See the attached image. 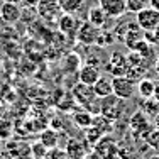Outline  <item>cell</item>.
I'll use <instances>...</instances> for the list:
<instances>
[{"mask_svg":"<svg viewBox=\"0 0 159 159\" xmlns=\"http://www.w3.org/2000/svg\"><path fill=\"white\" fill-rule=\"evenodd\" d=\"M125 5H127V12L139 14L146 7H149V0H125Z\"/></svg>","mask_w":159,"mask_h":159,"instance_id":"44dd1931","label":"cell"},{"mask_svg":"<svg viewBox=\"0 0 159 159\" xmlns=\"http://www.w3.org/2000/svg\"><path fill=\"white\" fill-rule=\"evenodd\" d=\"M107 14H105V10L102 9L100 5H97V7H92L90 9V12H88V22H92L95 27L98 29H103V25H105V22H107Z\"/></svg>","mask_w":159,"mask_h":159,"instance_id":"e0dca14e","label":"cell"},{"mask_svg":"<svg viewBox=\"0 0 159 159\" xmlns=\"http://www.w3.org/2000/svg\"><path fill=\"white\" fill-rule=\"evenodd\" d=\"M2 2H10V3H20L22 0H2Z\"/></svg>","mask_w":159,"mask_h":159,"instance_id":"836d02e7","label":"cell"},{"mask_svg":"<svg viewBox=\"0 0 159 159\" xmlns=\"http://www.w3.org/2000/svg\"><path fill=\"white\" fill-rule=\"evenodd\" d=\"M149 159H159V154H154V156H151Z\"/></svg>","mask_w":159,"mask_h":159,"instance_id":"e575fe53","label":"cell"},{"mask_svg":"<svg viewBox=\"0 0 159 159\" xmlns=\"http://www.w3.org/2000/svg\"><path fill=\"white\" fill-rule=\"evenodd\" d=\"M39 141L48 147V149H52V147H58V142H59V135L54 129H46V130L41 132L39 135Z\"/></svg>","mask_w":159,"mask_h":159,"instance_id":"d6986e66","label":"cell"},{"mask_svg":"<svg viewBox=\"0 0 159 159\" xmlns=\"http://www.w3.org/2000/svg\"><path fill=\"white\" fill-rule=\"evenodd\" d=\"M112 88H113V95L127 102L130 98H134V95L137 93V83L129 76V75L113 76L112 78Z\"/></svg>","mask_w":159,"mask_h":159,"instance_id":"3957f363","label":"cell"},{"mask_svg":"<svg viewBox=\"0 0 159 159\" xmlns=\"http://www.w3.org/2000/svg\"><path fill=\"white\" fill-rule=\"evenodd\" d=\"M46 152H48V147L44 146L43 142H36L32 146V156L36 157V159H44V156H46Z\"/></svg>","mask_w":159,"mask_h":159,"instance_id":"484cf974","label":"cell"},{"mask_svg":"<svg viewBox=\"0 0 159 159\" xmlns=\"http://www.w3.org/2000/svg\"><path fill=\"white\" fill-rule=\"evenodd\" d=\"M108 71L113 75V76H124V75H129V61H127V56L124 54H112V58L108 59L107 64Z\"/></svg>","mask_w":159,"mask_h":159,"instance_id":"7c38bea8","label":"cell"},{"mask_svg":"<svg viewBox=\"0 0 159 159\" xmlns=\"http://www.w3.org/2000/svg\"><path fill=\"white\" fill-rule=\"evenodd\" d=\"M135 16H137L135 22L142 31H152V29L159 27V10L152 9V7H146Z\"/></svg>","mask_w":159,"mask_h":159,"instance_id":"8992f818","label":"cell"},{"mask_svg":"<svg viewBox=\"0 0 159 159\" xmlns=\"http://www.w3.org/2000/svg\"><path fill=\"white\" fill-rule=\"evenodd\" d=\"M92 149L100 159H117L119 157V144L115 142V139L112 135H107V134L102 135L100 141Z\"/></svg>","mask_w":159,"mask_h":159,"instance_id":"277c9868","label":"cell"},{"mask_svg":"<svg viewBox=\"0 0 159 159\" xmlns=\"http://www.w3.org/2000/svg\"><path fill=\"white\" fill-rule=\"evenodd\" d=\"M85 135H86V144H88L90 147H93L95 144L100 141V137L102 135H105V134H102L100 130H98L97 127H88V129H85Z\"/></svg>","mask_w":159,"mask_h":159,"instance_id":"7402d4cb","label":"cell"},{"mask_svg":"<svg viewBox=\"0 0 159 159\" xmlns=\"http://www.w3.org/2000/svg\"><path fill=\"white\" fill-rule=\"evenodd\" d=\"M39 17L46 19V20H52V19H58L63 14L61 7H59L58 0H39L36 7Z\"/></svg>","mask_w":159,"mask_h":159,"instance_id":"9c48e42d","label":"cell"},{"mask_svg":"<svg viewBox=\"0 0 159 159\" xmlns=\"http://www.w3.org/2000/svg\"><path fill=\"white\" fill-rule=\"evenodd\" d=\"M22 5L24 7H29V9H36L37 3H39V0H22Z\"/></svg>","mask_w":159,"mask_h":159,"instance_id":"83f0119b","label":"cell"},{"mask_svg":"<svg viewBox=\"0 0 159 159\" xmlns=\"http://www.w3.org/2000/svg\"><path fill=\"white\" fill-rule=\"evenodd\" d=\"M117 159H122V157H117Z\"/></svg>","mask_w":159,"mask_h":159,"instance_id":"d590c367","label":"cell"},{"mask_svg":"<svg viewBox=\"0 0 159 159\" xmlns=\"http://www.w3.org/2000/svg\"><path fill=\"white\" fill-rule=\"evenodd\" d=\"M146 142H147V146H149L151 149L159 151V129H157V127H154L152 130H151L149 134H147Z\"/></svg>","mask_w":159,"mask_h":159,"instance_id":"603a6c76","label":"cell"},{"mask_svg":"<svg viewBox=\"0 0 159 159\" xmlns=\"http://www.w3.org/2000/svg\"><path fill=\"white\" fill-rule=\"evenodd\" d=\"M95 95L98 98H105L108 95L113 93V88H112V78H107V76H100L97 80V83L92 86Z\"/></svg>","mask_w":159,"mask_h":159,"instance_id":"9a60e30c","label":"cell"},{"mask_svg":"<svg viewBox=\"0 0 159 159\" xmlns=\"http://www.w3.org/2000/svg\"><path fill=\"white\" fill-rule=\"evenodd\" d=\"M154 100L159 102V81H156V88H154Z\"/></svg>","mask_w":159,"mask_h":159,"instance_id":"f1b7e54d","label":"cell"},{"mask_svg":"<svg viewBox=\"0 0 159 159\" xmlns=\"http://www.w3.org/2000/svg\"><path fill=\"white\" fill-rule=\"evenodd\" d=\"M100 76H102L100 68L93 66V64H85V66H81L78 70V80H80V83H83V85L93 86Z\"/></svg>","mask_w":159,"mask_h":159,"instance_id":"5bb4252c","label":"cell"},{"mask_svg":"<svg viewBox=\"0 0 159 159\" xmlns=\"http://www.w3.org/2000/svg\"><path fill=\"white\" fill-rule=\"evenodd\" d=\"M80 24H81V22L78 20V17L75 16V14L63 12L61 16H59V19H58L59 31H61L64 36H70V37L76 36V32H78V29H80Z\"/></svg>","mask_w":159,"mask_h":159,"instance_id":"30bf717a","label":"cell"},{"mask_svg":"<svg viewBox=\"0 0 159 159\" xmlns=\"http://www.w3.org/2000/svg\"><path fill=\"white\" fill-rule=\"evenodd\" d=\"M100 32H102V29L95 27L92 22L85 20V22L80 24V29H78V32H76L75 37H76L78 43L83 44V46H92V44H97Z\"/></svg>","mask_w":159,"mask_h":159,"instance_id":"5b68a950","label":"cell"},{"mask_svg":"<svg viewBox=\"0 0 159 159\" xmlns=\"http://www.w3.org/2000/svg\"><path fill=\"white\" fill-rule=\"evenodd\" d=\"M154 88H156V81L151 80V78L144 76V78H141L137 81V93L144 98V100L154 97Z\"/></svg>","mask_w":159,"mask_h":159,"instance_id":"2e32d148","label":"cell"},{"mask_svg":"<svg viewBox=\"0 0 159 159\" xmlns=\"http://www.w3.org/2000/svg\"><path fill=\"white\" fill-rule=\"evenodd\" d=\"M93 115L95 113L85 110V108H81L80 112H75L73 113V122L76 127H81V129H88L92 127V122H93Z\"/></svg>","mask_w":159,"mask_h":159,"instance_id":"ac0fdd59","label":"cell"},{"mask_svg":"<svg viewBox=\"0 0 159 159\" xmlns=\"http://www.w3.org/2000/svg\"><path fill=\"white\" fill-rule=\"evenodd\" d=\"M68 159H85L86 154L90 152V146L86 144V141H80L76 137L68 139L66 147H64Z\"/></svg>","mask_w":159,"mask_h":159,"instance_id":"ba28073f","label":"cell"},{"mask_svg":"<svg viewBox=\"0 0 159 159\" xmlns=\"http://www.w3.org/2000/svg\"><path fill=\"white\" fill-rule=\"evenodd\" d=\"M144 102H146V108H144L142 112L146 113V115H147V113H151L152 117H156L159 113V102H156L154 98H146Z\"/></svg>","mask_w":159,"mask_h":159,"instance_id":"cb8c5ba5","label":"cell"},{"mask_svg":"<svg viewBox=\"0 0 159 159\" xmlns=\"http://www.w3.org/2000/svg\"><path fill=\"white\" fill-rule=\"evenodd\" d=\"M152 125H154V124H151L149 120H147V115L142 110L135 112L134 115H132V119H130V127H132L134 135H137V137H139V135H142L144 141H146L147 134L154 129Z\"/></svg>","mask_w":159,"mask_h":159,"instance_id":"52a82bcc","label":"cell"},{"mask_svg":"<svg viewBox=\"0 0 159 159\" xmlns=\"http://www.w3.org/2000/svg\"><path fill=\"white\" fill-rule=\"evenodd\" d=\"M154 127H157V129H159V113H157L156 117H154Z\"/></svg>","mask_w":159,"mask_h":159,"instance_id":"d6a6232c","label":"cell"},{"mask_svg":"<svg viewBox=\"0 0 159 159\" xmlns=\"http://www.w3.org/2000/svg\"><path fill=\"white\" fill-rule=\"evenodd\" d=\"M144 37L151 46H156L159 44V27L152 29V31H144Z\"/></svg>","mask_w":159,"mask_h":159,"instance_id":"4316f807","label":"cell"},{"mask_svg":"<svg viewBox=\"0 0 159 159\" xmlns=\"http://www.w3.org/2000/svg\"><path fill=\"white\" fill-rule=\"evenodd\" d=\"M124 102L125 100L115 97L113 93L108 95V97H105V98H100V103H98V113H102V115L107 117L108 120L115 122V120H119L120 117H122L124 110H125Z\"/></svg>","mask_w":159,"mask_h":159,"instance_id":"7a4b0ae2","label":"cell"},{"mask_svg":"<svg viewBox=\"0 0 159 159\" xmlns=\"http://www.w3.org/2000/svg\"><path fill=\"white\" fill-rule=\"evenodd\" d=\"M154 70H156V73L159 75V54H157V58H156V61H154Z\"/></svg>","mask_w":159,"mask_h":159,"instance_id":"1f68e13d","label":"cell"},{"mask_svg":"<svg viewBox=\"0 0 159 159\" xmlns=\"http://www.w3.org/2000/svg\"><path fill=\"white\" fill-rule=\"evenodd\" d=\"M85 159H100V157H98L97 154L92 151V152H88V154H86V157H85Z\"/></svg>","mask_w":159,"mask_h":159,"instance_id":"4dcf8cb0","label":"cell"},{"mask_svg":"<svg viewBox=\"0 0 159 159\" xmlns=\"http://www.w3.org/2000/svg\"><path fill=\"white\" fill-rule=\"evenodd\" d=\"M73 98L80 103V107H83L85 110L98 113V103H100V98L95 95L92 86L78 83L73 88Z\"/></svg>","mask_w":159,"mask_h":159,"instance_id":"6da1fadb","label":"cell"},{"mask_svg":"<svg viewBox=\"0 0 159 159\" xmlns=\"http://www.w3.org/2000/svg\"><path fill=\"white\" fill-rule=\"evenodd\" d=\"M149 7H152V9L159 10V0H149Z\"/></svg>","mask_w":159,"mask_h":159,"instance_id":"f546056e","label":"cell"},{"mask_svg":"<svg viewBox=\"0 0 159 159\" xmlns=\"http://www.w3.org/2000/svg\"><path fill=\"white\" fill-rule=\"evenodd\" d=\"M20 17H22L20 3L3 2L2 5H0V19H2L5 24H16Z\"/></svg>","mask_w":159,"mask_h":159,"instance_id":"8fae6325","label":"cell"},{"mask_svg":"<svg viewBox=\"0 0 159 159\" xmlns=\"http://www.w3.org/2000/svg\"><path fill=\"white\" fill-rule=\"evenodd\" d=\"M59 2V7H61L63 12L66 14H76L80 9H81L83 2L85 0H58Z\"/></svg>","mask_w":159,"mask_h":159,"instance_id":"ffe728a7","label":"cell"},{"mask_svg":"<svg viewBox=\"0 0 159 159\" xmlns=\"http://www.w3.org/2000/svg\"><path fill=\"white\" fill-rule=\"evenodd\" d=\"M98 5L105 10L108 17L115 19L120 17L127 12V5H125V0H98Z\"/></svg>","mask_w":159,"mask_h":159,"instance_id":"4fadbf2b","label":"cell"},{"mask_svg":"<svg viewBox=\"0 0 159 159\" xmlns=\"http://www.w3.org/2000/svg\"><path fill=\"white\" fill-rule=\"evenodd\" d=\"M44 159H68L64 149H59V147H52V149H48Z\"/></svg>","mask_w":159,"mask_h":159,"instance_id":"d4e9b609","label":"cell"}]
</instances>
